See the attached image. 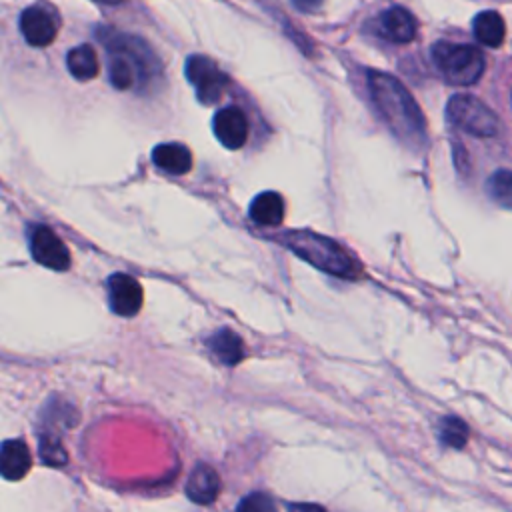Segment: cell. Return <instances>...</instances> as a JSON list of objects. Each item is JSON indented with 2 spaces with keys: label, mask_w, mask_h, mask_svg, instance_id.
<instances>
[{
  "label": "cell",
  "mask_w": 512,
  "mask_h": 512,
  "mask_svg": "<svg viewBox=\"0 0 512 512\" xmlns=\"http://www.w3.org/2000/svg\"><path fill=\"white\" fill-rule=\"evenodd\" d=\"M416 18L402 6H390L378 16V32L390 42L406 44L416 36Z\"/></svg>",
  "instance_id": "8fae6325"
},
{
  "label": "cell",
  "mask_w": 512,
  "mask_h": 512,
  "mask_svg": "<svg viewBox=\"0 0 512 512\" xmlns=\"http://www.w3.org/2000/svg\"><path fill=\"white\" fill-rule=\"evenodd\" d=\"M98 36L108 52L110 82L118 90H128L136 82H146L158 70L154 54L140 38L108 28H100Z\"/></svg>",
  "instance_id": "7a4b0ae2"
},
{
  "label": "cell",
  "mask_w": 512,
  "mask_h": 512,
  "mask_svg": "<svg viewBox=\"0 0 512 512\" xmlns=\"http://www.w3.org/2000/svg\"><path fill=\"white\" fill-rule=\"evenodd\" d=\"M184 72H186L188 82L194 86L196 96L202 104H214L224 94L228 78L216 66L214 60H210L202 54H192L186 58Z\"/></svg>",
  "instance_id": "8992f818"
},
{
  "label": "cell",
  "mask_w": 512,
  "mask_h": 512,
  "mask_svg": "<svg viewBox=\"0 0 512 512\" xmlns=\"http://www.w3.org/2000/svg\"><path fill=\"white\" fill-rule=\"evenodd\" d=\"M236 512H276V504L266 492H250L238 502Z\"/></svg>",
  "instance_id": "7402d4cb"
},
{
  "label": "cell",
  "mask_w": 512,
  "mask_h": 512,
  "mask_svg": "<svg viewBox=\"0 0 512 512\" xmlns=\"http://www.w3.org/2000/svg\"><path fill=\"white\" fill-rule=\"evenodd\" d=\"M58 28L60 16L52 4L36 2L20 14V32L30 46H48L56 38Z\"/></svg>",
  "instance_id": "52a82bcc"
},
{
  "label": "cell",
  "mask_w": 512,
  "mask_h": 512,
  "mask_svg": "<svg viewBox=\"0 0 512 512\" xmlns=\"http://www.w3.org/2000/svg\"><path fill=\"white\" fill-rule=\"evenodd\" d=\"M294 2H296V6L300 10H312V8H316L320 4V0H294Z\"/></svg>",
  "instance_id": "cb8c5ba5"
},
{
  "label": "cell",
  "mask_w": 512,
  "mask_h": 512,
  "mask_svg": "<svg viewBox=\"0 0 512 512\" xmlns=\"http://www.w3.org/2000/svg\"><path fill=\"white\" fill-rule=\"evenodd\" d=\"M288 512H326L320 504L312 502H292L288 504Z\"/></svg>",
  "instance_id": "603a6c76"
},
{
  "label": "cell",
  "mask_w": 512,
  "mask_h": 512,
  "mask_svg": "<svg viewBox=\"0 0 512 512\" xmlns=\"http://www.w3.org/2000/svg\"><path fill=\"white\" fill-rule=\"evenodd\" d=\"M220 494V478L208 464H198L186 480V496L200 506L212 504Z\"/></svg>",
  "instance_id": "4fadbf2b"
},
{
  "label": "cell",
  "mask_w": 512,
  "mask_h": 512,
  "mask_svg": "<svg viewBox=\"0 0 512 512\" xmlns=\"http://www.w3.org/2000/svg\"><path fill=\"white\" fill-rule=\"evenodd\" d=\"M96 2H102V4H120L122 0H96Z\"/></svg>",
  "instance_id": "d4e9b609"
},
{
  "label": "cell",
  "mask_w": 512,
  "mask_h": 512,
  "mask_svg": "<svg viewBox=\"0 0 512 512\" xmlns=\"http://www.w3.org/2000/svg\"><path fill=\"white\" fill-rule=\"evenodd\" d=\"M288 250L298 258L306 260L314 268L342 278H352L358 272L356 260L332 238L310 232V230H292L280 238Z\"/></svg>",
  "instance_id": "3957f363"
},
{
  "label": "cell",
  "mask_w": 512,
  "mask_h": 512,
  "mask_svg": "<svg viewBox=\"0 0 512 512\" xmlns=\"http://www.w3.org/2000/svg\"><path fill=\"white\" fill-rule=\"evenodd\" d=\"M108 304L118 316H136L142 308L144 294L140 282L124 272H116L108 278Z\"/></svg>",
  "instance_id": "9c48e42d"
},
{
  "label": "cell",
  "mask_w": 512,
  "mask_h": 512,
  "mask_svg": "<svg viewBox=\"0 0 512 512\" xmlns=\"http://www.w3.org/2000/svg\"><path fill=\"white\" fill-rule=\"evenodd\" d=\"M488 196L506 210H512V170H496L486 182Z\"/></svg>",
  "instance_id": "ffe728a7"
},
{
  "label": "cell",
  "mask_w": 512,
  "mask_h": 512,
  "mask_svg": "<svg viewBox=\"0 0 512 512\" xmlns=\"http://www.w3.org/2000/svg\"><path fill=\"white\" fill-rule=\"evenodd\" d=\"M214 136L228 150H238L248 140V118L238 106L220 108L212 120Z\"/></svg>",
  "instance_id": "30bf717a"
},
{
  "label": "cell",
  "mask_w": 512,
  "mask_h": 512,
  "mask_svg": "<svg viewBox=\"0 0 512 512\" xmlns=\"http://www.w3.org/2000/svg\"><path fill=\"white\" fill-rule=\"evenodd\" d=\"M206 346L226 366L238 364L244 356L242 338L236 332H232L230 328H220L214 334H210L206 340Z\"/></svg>",
  "instance_id": "2e32d148"
},
{
  "label": "cell",
  "mask_w": 512,
  "mask_h": 512,
  "mask_svg": "<svg viewBox=\"0 0 512 512\" xmlns=\"http://www.w3.org/2000/svg\"><path fill=\"white\" fill-rule=\"evenodd\" d=\"M28 246L32 258L50 270L62 272L70 266V252L56 232L44 224H34L28 230Z\"/></svg>",
  "instance_id": "ba28073f"
},
{
  "label": "cell",
  "mask_w": 512,
  "mask_h": 512,
  "mask_svg": "<svg viewBox=\"0 0 512 512\" xmlns=\"http://www.w3.org/2000/svg\"><path fill=\"white\" fill-rule=\"evenodd\" d=\"M66 66L76 80L86 82L98 74V56L90 44L74 46L66 54Z\"/></svg>",
  "instance_id": "ac0fdd59"
},
{
  "label": "cell",
  "mask_w": 512,
  "mask_h": 512,
  "mask_svg": "<svg viewBox=\"0 0 512 512\" xmlns=\"http://www.w3.org/2000/svg\"><path fill=\"white\" fill-rule=\"evenodd\" d=\"M32 466V454L24 440L8 438L0 448V472L6 480H20Z\"/></svg>",
  "instance_id": "7c38bea8"
},
{
  "label": "cell",
  "mask_w": 512,
  "mask_h": 512,
  "mask_svg": "<svg viewBox=\"0 0 512 512\" xmlns=\"http://www.w3.org/2000/svg\"><path fill=\"white\" fill-rule=\"evenodd\" d=\"M432 60L438 72L456 86L474 84L484 72V56L470 44L436 42L432 46Z\"/></svg>",
  "instance_id": "277c9868"
},
{
  "label": "cell",
  "mask_w": 512,
  "mask_h": 512,
  "mask_svg": "<svg viewBox=\"0 0 512 512\" xmlns=\"http://www.w3.org/2000/svg\"><path fill=\"white\" fill-rule=\"evenodd\" d=\"M470 436V430L466 426V422L458 416H444L438 422V438L444 446L448 448H462L466 446Z\"/></svg>",
  "instance_id": "d6986e66"
},
{
  "label": "cell",
  "mask_w": 512,
  "mask_h": 512,
  "mask_svg": "<svg viewBox=\"0 0 512 512\" xmlns=\"http://www.w3.org/2000/svg\"><path fill=\"white\" fill-rule=\"evenodd\" d=\"M152 162L168 174H186L192 168V154L180 142H164L152 150Z\"/></svg>",
  "instance_id": "5bb4252c"
},
{
  "label": "cell",
  "mask_w": 512,
  "mask_h": 512,
  "mask_svg": "<svg viewBox=\"0 0 512 512\" xmlns=\"http://www.w3.org/2000/svg\"><path fill=\"white\" fill-rule=\"evenodd\" d=\"M472 30L476 40L488 48H498L504 42V34H506L504 20L496 10L478 12L472 22Z\"/></svg>",
  "instance_id": "e0dca14e"
},
{
  "label": "cell",
  "mask_w": 512,
  "mask_h": 512,
  "mask_svg": "<svg viewBox=\"0 0 512 512\" xmlns=\"http://www.w3.org/2000/svg\"><path fill=\"white\" fill-rule=\"evenodd\" d=\"M38 454H40L42 462L50 464V466H62L68 460V454H66V448L62 446V442L56 436H50V434L40 436Z\"/></svg>",
  "instance_id": "44dd1931"
},
{
  "label": "cell",
  "mask_w": 512,
  "mask_h": 512,
  "mask_svg": "<svg viewBox=\"0 0 512 512\" xmlns=\"http://www.w3.org/2000/svg\"><path fill=\"white\" fill-rule=\"evenodd\" d=\"M248 214L260 226H278L284 220V200L278 192H260L250 202Z\"/></svg>",
  "instance_id": "9a60e30c"
},
{
  "label": "cell",
  "mask_w": 512,
  "mask_h": 512,
  "mask_svg": "<svg viewBox=\"0 0 512 512\" xmlns=\"http://www.w3.org/2000/svg\"><path fill=\"white\" fill-rule=\"evenodd\" d=\"M368 90L374 106L388 124V128L408 144H420L424 140V118L410 96V92L390 74L370 70Z\"/></svg>",
  "instance_id": "6da1fadb"
},
{
  "label": "cell",
  "mask_w": 512,
  "mask_h": 512,
  "mask_svg": "<svg viewBox=\"0 0 512 512\" xmlns=\"http://www.w3.org/2000/svg\"><path fill=\"white\" fill-rule=\"evenodd\" d=\"M448 120L472 136H494L498 132L496 114L478 98L456 94L446 106Z\"/></svg>",
  "instance_id": "5b68a950"
}]
</instances>
